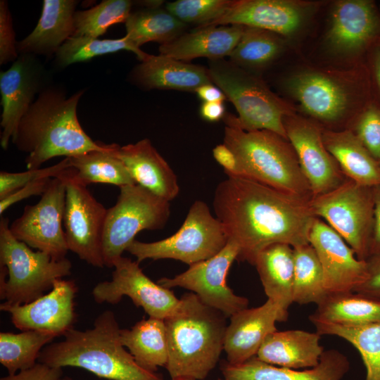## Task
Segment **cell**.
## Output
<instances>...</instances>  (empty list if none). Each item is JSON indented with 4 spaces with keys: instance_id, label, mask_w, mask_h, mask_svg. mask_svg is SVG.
<instances>
[{
    "instance_id": "obj_34",
    "label": "cell",
    "mask_w": 380,
    "mask_h": 380,
    "mask_svg": "<svg viewBox=\"0 0 380 380\" xmlns=\"http://www.w3.org/2000/svg\"><path fill=\"white\" fill-rule=\"evenodd\" d=\"M127 39L136 47L155 42L167 44L182 34L187 25L160 6L132 12L125 22Z\"/></svg>"
},
{
    "instance_id": "obj_17",
    "label": "cell",
    "mask_w": 380,
    "mask_h": 380,
    "mask_svg": "<svg viewBox=\"0 0 380 380\" xmlns=\"http://www.w3.org/2000/svg\"><path fill=\"white\" fill-rule=\"evenodd\" d=\"M309 243L320 262L327 293L354 291L366 279V260L358 259L345 240L319 217L312 222Z\"/></svg>"
},
{
    "instance_id": "obj_28",
    "label": "cell",
    "mask_w": 380,
    "mask_h": 380,
    "mask_svg": "<svg viewBox=\"0 0 380 380\" xmlns=\"http://www.w3.org/2000/svg\"><path fill=\"white\" fill-rule=\"evenodd\" d=\"M321 335L303 330L275 331L270 334L256 357L270 365L298 369L316 367L324 353Z\"/></svg>"
},
{
    "instance_id": "obj_22",
    "label": "cell",
    "mask_w": 380,
    "mask_h": 380,
    "mask_svg": "<svg viewBox=\"0 0 380 380\" xmlns=\"http://www.w3.org/2000/svg\"><path fill=\"white\" fill-rule=\"evenodd\" d=\"M284 84L286 91L299 102L306 113L324 122L340 120L350 104L346 89L320 72H299L289 77Z\"/></svg>"
},
{
    "instance_id": "obj_44",
    "label": "cell",
    "mask_w": 380,
    "mask_h": 380,
    "mask_svg": "<svg viewBox=\"0 0 380 380\" xmlns=\"http://www.w3.org/2000/svg\"><path fill=\"white\" fill-rule=\"evenodd\" d=\"M8 4L0 1V64L15 61L19 57Z\"/></svg>"
},
{
    "instance_id": "obj_48",
    "label": "cell",
    "mask_w": 380,
    "mask_h": 380,
    "mask_svg": "<svg viewBox=\"0 0 380 380\" xmlns=\"http://www.w3.org/2000/svg\"><path fill=\"white\" fill-rule=\"evenodd\" d=\"M373 191L374 209L372 233L369 245V257L380 254V186L373 187Z\"/></svg>"
},
{
    "instance_id": "obj_51",
    "label": "cell",
    "mask_w": 380,
    "mask_h": 380,
    "mask_svg": "<svg viewBox=\"0 0 380 380\" xmlns=\"http://www.w3.org/2000/svg\"><path fill=\"white\" fill-rule=\"evenodd\" d=\"M195 93L203 102H224L227 99L223 91L214 84L202 85Z\"/></svg>"
},
{
    "instance_id": "obj_19",
    "label": "cell",
    "mask_w": 380,
    "mask_h": 380,
    "mask_svg": "<svg viewBox=\"0 0 380 380\" xmlns=\"http://www.w3.org/2000/svg\"><path fill=\"white\" fill-rule=\"evenodd\" d=\"M311 5L292 0H234L224 15L207 26L238 25L290 37L303 27Z\"/></svg>"
},
{
    "instance_id": "obj_35",
    "label": "cell",
    "mask_w": 380,
    "mask_h": 380,
    "mask_svg": "<svg viewBox=\"0 0 380 380\" xmlns=\"http://www.w3.org/2000/svg\"><path fill=\"white\" fill-rule=\"evenodd\" d=\"M319 335H334L351 343L360 353L366 368L365 380H380V321L357 326L315 322Z\"/></svg>"
},
{
    "instance_id": "obj_9",
    "label": "cell",
    "mask_w": 380,
    "mask_h": 380,
    "mask_svg": "<svg viewBox=\"0 0 380 380\" xmlns=\"http://www.w3.org/2000/svg\"><path fill=\"white\" fill-rule=\"evenodd\" d=\"M170 215V201L137 184L120 187L115 204L107 209L102 237L104 265L113 267L139 232L163 229Z\"/></svg>"
},
{
    "instance_id": "obj_14",
    "label": "cell",
    "mask_w": 380,
    "mask_h": 380,
    "mask_svg": "<svg viewBox=\"0 0 380 380\" xmlns=\"http://www.w3.org/2000/svg\"><path fill=\"white\" fill-rule=\"evenodd\" d=\"M113 268L112 279L97 284L92 290L97 303L117 304L126 296L150 317L161 319L170 317L177 308L179 298L170 289L148 278L137 261L122 256L114 262Z\"/></svg>"
},
{
    "instance_id": "obj_20",
    "label": "cell",
    "mask_w": 380,
    "mask_h": 380,
    "mask_svg": "<svg viewBox=\"0 0 380 380\" xmlns=\"http://www.w3.org/2000/svg\"><path fill=\"white\" fill-rule=\"evenodd\" d=\"M380 39V12L370 0H343L333 7L326 41L339 53L357 54Z\"/></svg>"
},
{
    "instance_id": "obj_15",
    "label": "cell",
    "mask_w": 380,
    "mask_h": 380,
    "mask_svg": "<svg viewBox=\"0 0 380 380\" xmlns=\"http://www.w3.org/2000/svg\"><path fill=\"white\" fill-rule=\"evenodd\" d=\"M284 124L312 197L333 190L347 179L327 149L322 129L317 125L294 114L285 117Z\"/></svg>"
},
{
    "instance_id": "obj_16",
    "label": "cell",
    "mask_w": 380,
    "mask_h": 380,
    "mask_svg": "<svg viewBox=\"0 0 380 380\" xmlns=\"http://www.w3.org/2000/svg\"><path fill=\"white\" fill-rule=\"evenodd\" d=\"M73 280L56 279L48 293L23 305L4 302L0 310L11 314L14 326L21 330H37L63 336L76 320Z\"/></svg>"
},
{
    "instance_id": "obj_23",
    "label": "cell",
    "mask_w": 380,
    "mask_h": 380,
    "mask_svg": "<svg viewBox=\"0 0 380 380\" xmlns=\"http://www.w3.org/2000/svg\"><path fill=\"white\" fill-rule=\"evenodd\" d=\"M349 367L345 355L330 349L324 351L316 367L301 371L270 365L256 356L239 365L224 362L220 369L227 380H341Z\"/></svg>"
},
{
    "instance_id": "obj_31",
    "label": "cell",
    "mask_w": 380,
    "mask_h": 380,
    "mask_svg": "<svg viewBox=\"0 0 380 380\" xmlns=\"http://www.w3.org/2000/svg\"><path fill=\"white\" fill-rule=\"evenodd\" d=\"M310 321L343 326H357L380 321V299L360 293L343 291L327 293Z\"/></svg>"
},
{
    "instance_id": "obj_3",
    "label": "cell",
    "mask_w": 380,
    "mask_h": 380,
    "mask_svg": "<svg viewBox=\"0 0 380 380\" xmlns=\"http://www.w3.org/2000/svg\"><path fill=\"white\" fill-rule=\"evenodd\" d=\"M120 329L114 313L106 310L91 329H70L64 339L46 346L38 362L53 367H76L108 380H163L156 372L141 368L120 340Z\"/></svg>"
},
{
    "instance_id": "obj_33",
    "label": "cell",
    "mask_w": 380,
    "mask_h": 380,
    "mask_svg": "<svg viewBox=\"0 0 380 380\" xmlns=\"http://www.w3.org/2000/svg\"><path fill=\"white\" fill-rule=\"evenodd\" d=\"M116 146V144H110L103 150H93L68 157L71 165V177L86 186L93 183L113 184L119 188L135 184L125 164L115 154Z\"/></svg>"
},
{
    "instance_id": "obj_45",
    "label": "cell",
    "mask_w": 380,
    "mask_h": 380,
    "mask_svg": "<svg viewBox=\"0 0 380 380\" xmlns=\"http://www.w3.org/2000/svg\"><path fill=\"white\" fill-rule=\"evenodd\" d=\"M53 178H44L30 182L6 198L0 200V214L17 202L32 196L42 195Z\"/></svg>"
},
{
    "instance_id": "obj_53",
    "label": "cell",
    "mask_w": 380,
    "mask_h": 380,
    "mask_svg": "<svg viewBox=\"0 0 380 380\" xmlns=\"http://www.w3.org/2000/svg\"><path fill=\"white\" fill-rule=\"evenodd\" d=\"M171 380H195V379H193L191 378H186V377H178V378L171 379Z\"/></svg>"
},
{
    "instance_id": "obj_5",
    "label": "cell",
    "mask_w": 380,
    "mask_h": 380,
    "mask_svg": "<svg viewBox=\"0 0 380 380\" xmlns=\"http://www.w3.org/2000/svg\"><path fill=\"white\" fill-rule=\"evenodd\" d=\"M223 144L234 154L236 177L250 179L277 190L310 200V186L290 142L267 131L247 132L227 124Z\"/></svg>"
},
{
    "instance_id": "obj_25",
    "label": "cell",
    "mask_w": 380,
    "mask_h": 380,
    "mask_svg": "<svg viewBox=\"0 0 380 380\" xmlns=\"http://www.w3.org/2000/svg\"><path fill=\"white\" fill-rule=\"evenodd\" d=\"M132 82L144 89H174L195 92L201 86L213 84L208 68L161 54L148 56L130 74Z\"/></svg>"
},
{
    "instance_id": "obj_30",
    "label": "cell",
    "mask_w": 380,
    "mask_h": 380,
    "mask_svg": "<svg viewBox=\"0 0 380 380\" xmlns=\"http://www.w3.org/2000/svg\"><path fill=\"white\" fill-rule=\"evenodd\" d=\"M256 267L265 294L284 312L293 302V249L286 243H275L261 251Z\"/></svg>"
},
{
    "instance_id": "obj_7",
    "label": "cell",
    "mask_w": 380,
    "mask_h": 380,
    "mask_svg": "<svg viewBox=\"0 0 380 380\" xmlns=\"http://www.w3.org/2000/svg\"><path fill=\"white\" fill-rule=\"evenodd\" d=\"M8 222L1 217L0 265L6 268L8 279L0 281V298L10 304H27L50 291L56 279L69 276L72 263L66 258L57 260L33 251L13 236Z\"/></svg>"
},
{
    "instance_id": "obj_54",
    "label": "cell",
    "mask_w": 380,
    "mask_h": 380,
    "mask_svg": "<svg viewBox=\"0 0 380 380\" xmlns=\"http://www.w3.org/2000/svg\"><path fill=\"white\" fill-rule=\"evenodd\" d=\"M60 380H72V379L69 377H62Z\"/></svg>"
},
{
    "instance_id": "obj_39",
    "label": "cell",
    "mask_w": 380,
    "mask_h": 380,
    "mask_svg": "<svg viewBox=\"0 0 380 380\" xmlns=\"http://www.w3.org/2000/svg\"><path fill=\"white\" fill-rule=\"evenodd\" d=\"M122 50L133 52L140 61H144L149 55L136 48L125 36L116 39L71 37L56 53L55 62L58 67L65 68L75 63L89 61L96 56Z\"/></svg>"
},
{
    "instance_id": "obj_18",
    "label": "cell",
    "mask_w": 380,
    "mask_h": 380,
    "mask_svg": "<svg viewBox=\"0 0 380 380\" xmlns=\"http://www.w3.org/2000/svg\"><path fill=\"white\" fill-rule=\"evenodd\" d=\"M44 70L34 56L21 54L0 74L2 114L0 144L6 150L18 125L44 86Z\"/></svg>"
},
{
    "instance_id": "obj_21",
    "label": "cell",
    "mask_w": 380,
    "mask_h": 380,
    "mask_svg": "<svg viewBox=\"0 0 380 380\" xmlns=\"http://www.w3.org/2000/svg\"><path fill=\"white\" fill-rule=\"evenodd\" d=\"M288 316L289 312L269 298L259 307L247 308L234 314L229 317L224 336L227 362L239 365L256 356L266 337L277 330L276 322L286 321Z\"/></svg>"
},
{
    "instance_id": "obj_1",
    "label": "cell",
    "mask_w": 380,
    "mask_h": 380,
    "mask_svg": "<svg viewBox=\"0 0 380 380\" xmlns=\"http://www.w3.org/2000/svg\"><path fill=\"white\" fill-rule=\"evenodd\" d=\"M310 200L242 177L227 176L213 198L215 217L239 247L238 261L254 265L258 253L275 243H309L314 220Z\"/></svg>"
},
{
    "instance_id": "obj_46",
    "label": "cell",
    "mask_w": 380,
    "mask_h": 380,
    "mask_svg": "<svg viewBox=\"0 0 380 380\" xmlns=\"http://www.w3.org/2000/svg\"><path fill=\"white\" fill-rule=\"evenodd\" d=\"M366 262L367 277L353 291L380 299V254L370 256Z\"/></svg>"
},
{
    "instance_id": "obj_38",
    "label": "cell",
    "mask_w": 380,
    "mask_h": 380,
    "mask_svg": "<svg viewBox=\"0 0 380 380\" xmlns=\"http://www.w3.org/2000/svg\"><path fill=\"white\" fill-rule=\"evenodd\" d=\"M294 274L293 302L300 305L319 303L327 295L322 268L310 244L293 248Z\"/></svg>"
},
{
    "instance_id": "obj_40",
    "label": "cell",
    "mask_w": 380,
    "mask_h": 380,
    "mask_svg": "<svg viewBox=\"0 0 380 380\" xmlns=\"http://www.w3.org/2000/svg\"><path fill=\"white\" fill-rule=\"evenodd\" d=\"M132 5L129 0H104L91 8L76 11L72 37L99 38L110 26L125 23Z\"/></svg>"
},
{
    "instance_id": "obj_6",
    "label": "cell",
    "mask_w": 380,
    "mask_h": 380,
    "mask_svg": "<svg viewBox=\"0 0 380 380\" xmlns=\"http://www.w3.org/2000/svg\"><path fill=\"white\" fill-rule=\"evenodd\" d=\"M208 71L212 82L238 113L237 117L227 113L223 118L226 125L247 132L267 130L287 139L284 120L293 115V110L261 80L224 58L208 61Z\"/></svg>"
},
{
    "instance_id": "obj_52",
    "label": "cell",
    "mask_w": 380,
    "mask_h": 380,
    "mask_svg": "<svg viewBox=\"0 0 380 380\" xmlns=\"http://www.w3.org/2000/svg\"><path fill=\"white\" fill-rule=\"evenodd\" d=\"M372 68L376 84L380 95V45L375 46L372 55Z\"/></svg>"
},
{
    "instance_id": "obj_37",
    "label": "cell",
    "mask_w": 380,
    "mask_h": 380,
    "mask_svg": "<svg viewBox=\"0 0 380 380\" xmlns=\"http://www.w3.org/2000/svg\"><path fill=\"white\" fill-rule=\"evenodd\" d=\"M281 37L265 30L245 27L229 61L244 70L263 68L282 52L284 41Z\"/></svg>"
},
{
    "instance_id": "obj_11",
    "label": "cell",
    "mask_w": 380,
    "mask_h": 380,
    "mask_svg": "<svg viewBox=\"0 0 380 380\" xmlns=\"http://www.w3.org/2000/svg\"><path fill=\"white\" fill-rule=\"evenodd\" d=\"M70 170L71 167L60 177L65 184L63 225L68 248L88 264L103 268L102 237L107 209L87 186L71 177Z\"/></svg>"
},
{
    "instance_id": "obj_27",
    "label": "cell",
    "mask_w": 380,
    "mask_h": 380,
    "mask_svg": "<svg viewBox=\"0 0 380 380\" xmlns=\"http://www.w3.org/2000/svg\"><path fill=\"white\" fill-rule=\"evenodd\" d=\"M78 1L44 0L39 21L32 32L17 44L20 55L56 54L74 34V16Z\"/></svg>"
},
{
    "instance_id": "obj_26",
    "label": "cell",
    "mask_w": 380,
    "mask_h": 380,
    "mask_svg": "<svg viewBox=\"0 0 380 380\" xmlns=\"http://www.w3.org/2000/svg\"><path fill=\"white\" fill-rule=\"evenodd\" d=\"M244 26L226 25L198 27L159 46V53L182 61L205 57L208 60L229 56L238 44Z\"/></svg>"
},
{
    "instance_id": "obj_8",
    "label": "cell",
    "mask_w": 380,
    "mask_h": 380,
    "mask_svg": "<svg viewBox=\"0 0 380 380\" xmlns=\"http://www.w3.org/2000/svg\"><path fill=\"white\" fill-rule=\"evenodd\" d=\"M228 241L222 223L212 215L204 201L197 200L176 233L154 242L134 240L126 251L139 263L146 259H173L190 266L215 255Z\"/></svg>"
},
{
    "instance_id": "obj_42",
    "label": "cell",
    "mask_w": 380,
    "mask_h": 380,
    "mask_svg": "<svg viewBox=\"0 0 380 380\" xmlns=\"http://www.w3.org/2000/svg\"><path fill=\"white\" fill-rule=\"evenodd\" d=\"M71 167L68 157L61 162L48 167L27 170L22 172H0V200L25 186L30 182L44 178L61 177Z\"/></svg>"
},
{
    "instance_id": "obj_55",
    "label": "cell",
    "mask_w": 380,
    "mask_h": 380,
    "mask_svg": "<svg viewBox=\"0 0 380 380\" xmlns=\"http://www.w3.org/2000/svg\"><path fill=\"white\" fill-rule=\"evenodd\" d=\"M217 380H227V379H217Z\"/></svg>"
},
{
    "instance_id": "obj_47",
    "label": "cell",
    "mask_w": 380,
    "mask_h": 380,
    "mask_svg": "<svg viewBox=\"0 0 380 380\" xmlns=\"http://www.w3.org/2000/svg\"><path fill=\"white\" fill-rule=\"evenodd\" d=\"M62 374V368L37 362L31 368L14 374H8L1 377L0 380H60Z\"/></svg>"
},
{
    "instance_id": "obj_12",
    "label": "cell",
    "mask_w": 380,
    "mask_h": 380,
    "mask_svg": "<svg viewBox=\"0 0 380 380\" xmlns=\"http://www.w3.org/2000/svg\"><path fill=\"white\" fill-rule=\"evenodd\" d=\"M65 184L53 178L39 202L27 205L22 215L9 226L13 236L28 246L59 260L69 251L63 229Z\"/></svg>"
},
{
    "instance_id": "obj_4",
    "label": "cell",
    "mask_w": 380,
    "mask_h": 380,
    "mask_svg": "<svg viewBox=\"0 0 380 380\" xmlns=\"http://www.w3.org/2000/svg\"><path fill=\"white\" fill-rule=\"evenodd\" d=\"M175 311L165 319L168 341L165 366L171 379H205L224 350L227 317L204 304L194 293L183 295Z\"/></svg>"
},
{
    "instance_id": "obj_29",
    "label": "cell",
    "mask_w": 380,
    "mask_h": 380,
    "mask_svg": "<svg viewBox=\"0 0 380 380\" xmlns=\"http://www.w3.org/2000/svg\"><path fill=\"white\" fill-rule=\"evenodd\" d=\"M322 138L346 178L363 186H380V163L352 130L322 129Z\"/></svg>"
},
{
    "instance_id": "obj_43",
    "label": "cell",
    "mask_w": 380,
    "mask_h": 380,
    "mask_svg": "<svg viewBox=\"0 0 380 380\" xmlns=\"http://www.w3.org/2000/svg\"><path fill=\"white\" fill-rule=\"evenodd\" d=\"M352 130L370 154L380 163V106L372 103L360 113Z\"/></svg>"
},
{
    "instance_id": "obj_56",
    "label": "cell",
    "mask_w": 380,
    "mask_h": 380,
    "mask_svg": "<svg viewBox=\"0 0 380 380\" xmlns=\"http://www.w3.org/2000/svg\"></svg>"
},
{
    "instance_id": "obj_24",
    "label": "cell",
    "mask_w": 380,
    "mask_h": 380,
    "mask_svg": "<svg viewBox=\"0 0 380 380\" xmlns=\"http://www.w3.org/2000/svg\"><path fill=\"white\" fill-rule=\"evenodd\" d=\"M115 154L137 184L170 202L178 196L177 177L150 139L145 138L122 146L117 144Z\"/></svg>"
},
{
    "instance_id": "obj_10",
    "label": "cell",
    "mask_w": 380,
    "mask_h": 380,
    "mask_svg": "<svg viewBox=\"0 0 380 380\" xmlns=\"http://www.w3.org/2000/svg\"><path fill=\"white\" fill-rule=\"evenodd\" d=\"M315 217L327 223L354 251L358 259L369 257L374 221L373 187L346 179L331 191L310 200Z\"/></svg>"
},
{
    "instance_id": "obj_13",
    "label": "cell",
    "mask_w": 380,
    "mask_h": 380,
    "mask_svg": "<svg viewBox=\"0 0 380 380\" xmlns=\"http://www.w3.org/2000/svg\"><path fill=\"white\" fill-rule=\"evenodd\" d=\"M239 253L238 246L229 240L224 248L212 258L195 263L172 278L157 283L165 288L181 287L191 291L205 305L222 312L227 318L248 308V300L234 293L227 284V276Z\"/></svg>"
},
{
    "instance_id": "obj_2",
    "label": "cell",
    "mask_w": 380,
    "mask_h": 380,
    "mask_svg": "<svg viewBox=\"0 0 380 380\" xmlns=\"http://www.w3.org/2000/svg\"><path fill=\"white\" fill-rule=\"evenodd\" d=\"M83 94L80 90L68 97L59 87H46L38 94L12 138L17 148L27 153V170L39 168L55 157L107 148L94 141L80 124L77 108Z\"/></svg>"
},
{
    "instance_id": "obj_36",
    "label": "cell",
    "mask_w": 380,
    "mask_h": 380,
    "mask_svg": "<svg viewBox=\"0 0 380 380\" xmlns=\"http://www.w3.org/2000/svg\"><path fill=\"white\" fill-rule=\"evenodd\" d=\"M57 336L37 330L19 334L0 333V362L8 374H14L35 365L44 346Z\"/></svg>"
},
{
    "instance_id": "obj_49",
    "label": "cell",
    "mask_w": 380,
    "mask_h": 380,
    "mask_svg": "<svg viewBox=\"0 0 380 380\" xmlns=\"http://www.w3.org/2000/svg\"><path fill=\"white\" fill-rule=\"evenodd\" d=\"M213 157L223 167L227 176H236L237 162L233 152L224 144L217 145L213 149Z\"/></svg>"
},
{
    "instance_id": "obj_32",
    "label": "cell",
    "mask_w": 380,
    "mask_h": 380,
    "mask_svg": "<svg viewBox=\"0 0 380 380\" xmlns=\"http://www.w3.org/2000/svg\"><path fill=\"white\" fill-rule=\"evenodd\" d=\"M120 340L143 369L156 372L168 360V341L164 319L150 317L130 329H120Z\"/></svg>"
},
{
    "instance_id": "obj_41",
    "label": "cell",
    "mask_w": 380,
    "mask_h": 380,
    "mask_svg": "<svg viewBox=\"0 0 380 380\" xmlns=\"http://www.w3.org/2000/svg\"><path fill=\"white\" fill-rule=\"evenodd\" d=\"M234 0H177L167 3L165 9L182 23L205 27L219 19Z\"/></svg>"
},
{
    "instance_id": "obj_50",
    "label": "cell",
    "mask_w": 380,
    "mask_h": 380,
    "mask_svg": "<svg viewBox=\"0 0 380 380\" xmlns=\"http://www.w3.org/2000/svg\"><path fill=\"white\" fill-rule=\"evenodd\" d=\"M199 113L203 120L210 122L223 120L227 113L224 102H203Z\"/></svg>"
}]
</instances>
